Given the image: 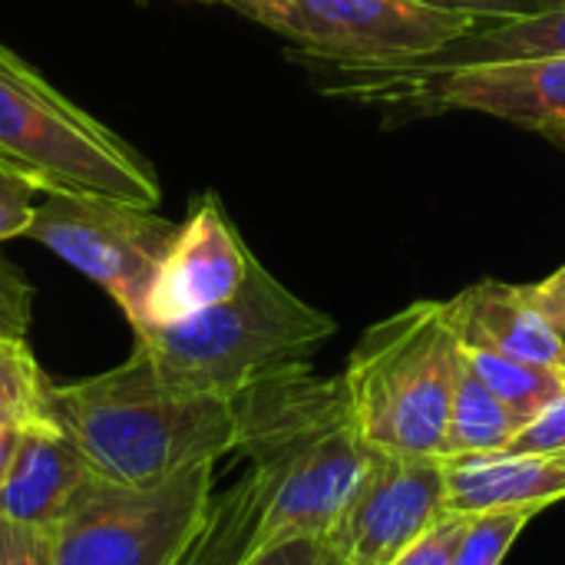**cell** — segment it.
<instances>
[{
	"label": "cell",
	"mask_w": 565,
	"mask_h": 565,
	"mask_svg": "<svg viewBox=\"0 0 565 565\" xmlns=\"http://www.w3.org/2000/svg\"><path fill=\"white\" fill-rule=\"evenodd\" d=\"M215 497V463L162 483L119 487L89 477L50 533L53 565H182Z\"/></svg>",
	"instance_id": "8992f818"
},
{
	"label": "cell",
	"mask_w": 565,
	"mask_h": 565,
	"mask_svg": "<svg viewBox=\"0 0 565 565\" xmlns=\"http://www.w3.org/2000/svg\"><path fill=\"white\" fill-rule=\"evenodd\" d=\"M444 513V457L374 454L324 540L341 565H391Z\"/></svg>",
	"instance_id": "30bf717a"
},
{
	"label": "cell",
	"mask_w": 565,
	"mask_h": 565,
	"mask_svg": "<svg viewBox=\"0 0 565 565\" xmlns=\"http://www.w3.org/2000/svg\"><path fill=\"white\" fill-rule=\"evenodd\" d=\"M536 507L520 510H490V513H470L463 523V533L457 540L454 565H503L513 543L523 536V530L540 516Z\"/></svg>",
	"instance_id": "ac0fdd59"
},
{
	"label": "cell",
	"mask_w": 565,
	"mask_h": 565,
	"mask_svg": "<svg viewBox=\"0 0 565 565\" xmlns=\"http://www.w3.org/2000/svg\"><path fill=\"white\" fill-rule=\"evenodd\" d=\"M516 434H520V424L513 420V414L493 397V391L477 377V371L460 351L454 394H450V414H447L444 457L507 450Z\"/></svg>",
	"instance_id": "2e32d148"
},
{
	"label": "cell",
	"mask_w": 565,
	"mask_h": 565,
	"mask_svg": "<svg viewBox=\"0 0 565 565\" xmlns=\"http://www.w3.org/2000/svg\"><path fill=\"white\" fill-rule=\"evenodd\" d=\"M285 36L318 63H397L427 56L477 20L414 0H215Z\"/></svg>",
	"instance_id": "ba28073f"
},
{
	"label": "cell",
	"mask_w": 565,
	"mask_h": 565,
	"mask_svg": "<svg viewBox=\"0 0 565 565\" xmlns=\"http://www.w3.org/2000/svg\"><path fill=\"white\" fill-rule=\"evenodd\" d=\"M0 565H53L50 533L0 520Z\"/></svg>",
	"instance_id": "cb8c5ba5"
},
{
	"label": "cell",
	"mask_w": 565,
	"mask_h": 565,
	"mask_svg": "<svg viewBox=\"0 0 565 565\" xmlns=\"http://www.w3.org/2000/svg\"><path fill=\"white\" fill-rule=\"evenodd\" d=\"M324 93L364 106L487 113L565 146V56L414 73L387 63H324Z\"/></svg>",
	"instance_id": "52a82bcc"
},
{
	"label": "cell",
	"mask_w": 565,
	"mask_h": 565,
	"mask_svg": "<svg viewBox=\"0 0 565 565\" xmlns=\"http://www.w3.org/2000/svg\"><path fill=\"white\" fill-rule=\"evenodd\" d=\"M46 377L26 341H0V424L23 427L43 414Z\"/></svg>",
	"instance_id": "d6986e66"
},
{
	"label": "cell",
	"mask_w": 565,
	"mask_h": 565,
	"mask_svg": "<svg viewBox=\"0 0 565 565\" xmlns=\"http://www.w3.org/2000/svg\"><path fill=\"white\" fill-rule=\"evenodd\" d=\"M457 361L447 301H414L371 324L341 374L361 440L374 454L444 457Z\"/></svg>",
	"instance_id": "5b68a950"
},
{
	"label": "cell",
	"mask_w": 565,
	"mask_h": 565,
	"mask_svg": "<svg viewBox=\"0 0 565 565\" xmlns=\"http://www.w3.org/2000/svg\"><path fill=\"white\" fill-rule=\"evenodd\" d=\"M526 291H530L533 305L550 318V324L565 334V265L559 271H553L550 278L526 285Z\"/></svg>",
	"instance_id": "4316f807"
},
{
	"label": "cell",
	"mask_w": 565,
	"mask_h": 565,
	"mask_svg": "<svg viewBox=\"0 0 565 565\" xmlns=\"http://www.w3.org/2000/svg\"><path fill=\"white\" fill-rule=\"evenodd\" d=\"M536 56H565V7L543 10L536 17L503 20V23H477L470 33L427 56L397 60L387 66L414 70V73H444L457 66L536 60Z\"/></svg>",
	"instance_id": "9a60e30c"
},
{
	"label": "cell",
	"mask_w": 565,
	"mask_h": 565,
	"mask_svg": "<svg viewBox=\"0 0 565 565\" xmlns=\"http://www.w3.org/2000/svg\"><path fill=\"white\" fill-rule=\"evenodd\" d=\"M235 454L248 470L225 497H212L182 565H245L288 540L328 536L374 460L344 381L315 374L308 361L235 394Z\"/></svg>",
	"instance_id": "6da1fadb"
},
{
	"label": "cell",
	"mask_w": 565,
	"mask_h": 565,
	"mask_svg": "<svg viewBox=\"0 0 565 565\" xmlns=\"http://www.w3.org/2000/svg\"><path fill=\"white\" fill-rule=\"evenodd\" d=\"M33 212H36L33 189H26L23 182L0 172V242L26 235L30 222H33Z\"/></svg>",
	"instance_id": "d4e9b609"
},
{
	"label": "cell",
	"mask_w": 565,
	"mask_h": 565,
	"mask_svg": "<svg viewBox=\"0 0 565 565\" xmlns=\"http://www.w3.org/2000/svg\"><path fill=\"white\" fill-rule=\"evenodd\" d=\"M255 255L242 242L238 228L228 222L218 195H202L185 225H179L146 298L142 328H162L185 321L205 308L232 298L248 271Z\"/></svg>",
	"instance_id": "8fae6325"
},
{
	"label": "cell",
	"mask_w": 565,
	"mask_h": 565,
	"mask_svg": "<svg viewBox=\"0 0 565 565\" xmlns=\"http://www.w3.org/2000/svg\"><path fill=\"white\" fill-rule=\"evenodd\" d=\"M467 516L460 513H444L417 543H411L391 565H454L457 540L463 533Z\"/></svg>",
	"instance_id": "44dd1931"
},
{
	"label": "cell",
	"mask_w": 565,
	"mask_h": 565,
	"mask_svg": "<svg viewBox=\"0 0 565 565\" xmlns=\"http://www.w3.org/2000/svg\"><path fill=\"white\" fill-rule=\"evenodd\" d=\"M245 565H341V559L334 556L324 536H301L265 550L262 556Z\"/></svg>",
	"instance_id": "484cf974"
},
{
	"label": "cell",
	"mask_w": 565,
	"mask_h": 565,
	"mask_svg": "<svg viewBox=\"0 0 565 565\" xmlns=\"http://www.w3.org/2000/svg\"><path fill=\"white\" fill-rule=\"evenodd\" d=\"M556 7H565V0H556Z\"/></svg>",
	"instance_id": "f1b7e54d"
},
{
	"label": "cell",
	"mask_w": 565,
	"mask_h": 565,
	"mask_svg": "<svg viewBox=\"0 0 565 565\" xmlns=\"http://www.w3.org/2000/svg\"><path fill=\"white\" fill-rule=\"evenodd\" d=\"M43 417L70 437L96 480L119 487L162 483L238 447L235 397L172 394L139 348L113 371L73 384L46 381Z\"/></svg>",
	"instance_id": "7a4b0ae2"
},
{
	"label": "cell",
	"mask_w": 565,
	"mask_h": 565,
	"mask_svg": "<svg viewBox=\"0 0 565 565\" xmlns=\"http://www.w3.org/2000/svg\"><path fill=\"white\" fill-rule=\"evenodd\" d=\"M30 311L33 288L7 258H0V341H26Z\"/></svg>",
	"instance_id": "ffe728a7"
},
{
	"label": "cell",
	"mask_w": 565,
	"mask_h": 565,
	"mask_svg": "<svg viewBox=\"0 0 565 565\" xmlns=\"http://www.w3.org/2000/svg\"><path fill=\"white\" fill-rule=\"evenodd\" d=\"M460 351L477 371V377L493 391V397L513 414L520 430L565 391V367H543L477 348H460Z\"/></svg>",
	"instance_id": "e0dca14e"
},
{
	"label": "cell",
	"mask_w": 565,
	"mask_h": 565,
	"mask_svg": "<svg viewBox=\"0 0 565 565\" xmlns=\"http://www.w3.org/2000/svg\"><path fill=\"white\" fill-rule=\"evenodd\" d=\"M414 3L447 10V13H460V17H470L477 23H503V20L536 17V13L556 7V0H414Z\"/></svg>",
	"instance_id": "7402d4cb"
},
{
	"label": "cell",
	"mask_w": 565,
	"mask_h": 565,
	"mask_svg": "<svg viewBox=\"0 0 565 565\" xmlns=\"http://www.w3.org/2000/svg\"><path fill=\"white\" fill-rule=\"evenodd\" d=\"M447 315L460 348L493 351L503 358L565 367V334L533 305L526 285L477 281L447 301Z\"/></svg>",
	"instance_id": "7c38bea8"
},
{
	"label": "cell",
	"mask_w": 565,
	"mask_h": 565,
	"mask_svg": "<svg viewBox=\"0 0 565 565\" xmlns=\"http://www.w3.org/2000/svg\"><path fill=\"white\" fill-rule=\"evenodd\" d=\"M507 450H513V454H565V391L510 440Z\"/></svg>",
	"instance_id": "603a6c76"
},
{
	"label": "cell",
	"mask_w": 565,
	"mask_h": 565,
	"mask_svg": "<svg viewBox=\"0 0 565 565\" xmlns=\"http://www.w3.org/2000/svg\"><path fill=\"white\" fill-rule=\"evenodd\" d=\"M17 437H20V427H10V424H0V483L10 470V460H13V450H17Z\"/></svg>",
	"instance_id": "83f0119b"
},
{
	"label": "cell",
	"mask_w": 565,
	"mask_h": 565,
	"mask_svg": "<svg viewBox=\"0 0 565 565\" xmlns=\"http://www.w3.org/2000/svg\"><path fill=\"white\" fill-rule=\"evenodd\" d=\"M89 477L70 437L40 414L20 427L10 470L0 483V520L50 530Z\"/></svg>",
	"instance_id": "4fadbf2b"
},
{
	"label": "cell",
	"mask_w": 565,
	"mask_h": 565,
	"mask_svg": "<svg viewBox=\"0 0 565 565\" xmlns=\"http://www.w3.org/2000/svg\"><path fill=\"white\" fill-rule=\"evenodd\" d=\"M0 172L33 192L99 195L142 209L162 199L152 166L0 43Z\"/></svg>",
	"instance_id": "277c9868"
},
{
	"label": "cell",
	"mask_w": 565,
	"mask_h": 565,
	"mask_svg": "<svg viewBox=\"0 0 565 565\" xmlns=\"http://www.w3.org/2000/svg\"><path fill=\"white\" fill-rule=\"evenodd\" d=\"M338 324L285 288L258 258L245 285L185 321L136 331L156 381L172 394L235 397L255 381L305 364Z\"/></svg>",
	"instance_id": "3957f363"
},
{
	"label": "cell",
	"mask_w": 565,
	"mask_h": 565,
	"mask_svg": "<svg viewBox=\"0 0 565 565\" xmlns=\"http://www.w3.org/2000/svg\"><path fill=\"white\" fill-rule=\"evenodd\" d=\"M447 513L546 510L565 500V454H457L444 457Z\"/></svg>",
	"instance_id": "5bb4252c"
},
{
	"label": "cell",
	"mask_w": 565,
	"mask_h": 565,
	"mask_svg": "<svg viewBox=\"0 0 565 565\" xmlns=\"http://www.w3.org/2000/svg\"><path fill=\"white\" fill-rule=\"evenodd\" d=\"M179 225L156 209L53 192L36 202L26 238L50 248L79 275L96 281L126 315L132 331L142 324L152 278Z\"/></svg>",
	"instance_id": "9c48e42d"
}]
</instances>
